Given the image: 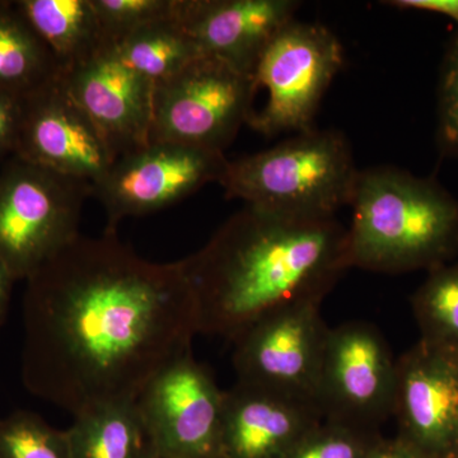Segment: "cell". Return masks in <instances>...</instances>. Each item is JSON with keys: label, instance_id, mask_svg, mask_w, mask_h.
Masks as SVG:
<instances>
[{"label": "cell", "instance_id": "cell-1", "mask_svg": "<svg viewBox=\"0 0 458 458\" xmlns=\"http://www.w3.org/2000/svg\"><path fill=\"white\" fill-rule=\"evenodd\" d=\"M26 282L21 378L73 417L137 401L199 334L181 262L141 259L114 231L81 234Z\"/></svg>", "mask_w": 458, "mask_h": 458}, {"label": "cell", "instance_id": "cell-2", "mask_svg": "<svg viewBox=\"0 0 458 458\" xmlns=\"http://www.w3.org/2000/svg\"><path fill=\"white\" fill-rule=\"evenodd\" d=\"M197 302L199 334L233 342L293 304L322 303L346 270L348 228L246 205L180 260Z\"/></svg>", "mask_w": 458, "mask_h": 458}, {"label": "cell", "instance_id": "cell-3", "mask_svg": "<svg viewBox=\"0 0 458 458\" xmlns=\"http://www.w3.org/2000/svg\"><path fill=\"white\" fill-rule=\"evenodd\" d=\"M349 205L351 267L430 271L458 255V200L430 177L391 165L360 170Z\"/></svg>", "mask_w": 458, "mask_h": 458}, {"label": "cell", "instance_id": "cell-4", "mask_svg": "<svg viewBox=\"0 0 458 458\" xmlns=\"http://www.w3.org/2000/svg\"><path fill=\"white\" fill-rule=\"evenodd\" d=\"M358 170L336 131L298 132L270 149L229 161L219 185L225 198L303 218H331L351 204Z\"/></svg>", "mask_w": 458, "mask_h": 458}, {"label": "cell", "instance_id": "cell-5", "mask_svg": "<svg viewBox=\"0 0 458 458\" xmlns=\"http://www.w3.org/2000/svg\"><path fill=\"white\" fill-rule=\"evenodd\" d=\"M86 181L12 156L0 170V262L13 279L27 280L80 233Z\"/></svg>", "mask_w": 458, "mask_h": 458}, {"label": "cell", "instance_id": "cell-6", "mask_svg": "<svg viewBox=\"0 0 458 458\" xmlns=\"http://www.w3.org/2000/svg\"><path fill=\"white\" fill-rule=\"evenodd\" d=\"M343 62V45L327 27L292 21L270 42L256 68L247 125L269 137L311 131Z\"/></svg>", "mask_w": 458, "mask_h": 458}, {"label": "cell", "instance_id": "cell-7", "mask_svg": "<svg viewBox=\"0 0 458 458\" xmlns=\"http://www.w3.org/2000/svg\"><path fill=\"white\" fill-rule=\"evenodd\" d=\"M252 78L218 57L200 55L155 86L150 141L225 152L249 122Z\"/></svg>", "mask_w": 458, "mask_h": 458}, {"label": "cell", "instance_id": "cell-8", "mask_svg": "<svg viewBox=\"0 0 458 458\" xmlns=\"http://www.w3.org/2000/svg\"><path fill=\"white\" fill-rule=\"evenodd\" d=\"M229 161L225 152L208 148L149 141L120 157L93 188L105 208L106 231L128 216L158 212L179 203L208 183H221Z\"/></svg>", "mask_w": 458, "mask_h": 458}, {"label": "cell", "instance_id": "cell-9", "mask_svg": "<svg viewBox=\"0 0 458 458\" xmlns=\"http://www.w3.org/2000/svg\"><path fill=\"white\" fill-rule=\"evenodd\" d=\"M396 366L373 325L354 321L330 328L316 394L322 418L378 432L393 417Z\"/></svg>", "mask_w": 458, "mask_h": 458}, {"label": "cell", "instance_id": "cell-10", "mask_svg": "<svg viewBox=\"0 0 458 458\" xmlns=\"http://www.w3.org/2000/svg\"><path fill=\"white\" fill-rule=\"evenodd\" d=\"M137 405L162 458H219L225 391L192 351L159 370Z\"/></svg>", "mask_w": 458, "mask_h": 458}, {"label": "cell", "instance_id": "cell-11", "mask_svg": "<svg viewBox=\"0 0 458 458\" xmlns=\"http://www.w3.org/2000/svg\"><path fill=\"white\" fill-rule=\"evenodd\" d=\"M319 307L321 303L316 302L286 307L256 322L233 340L237 382L316 405L330 331Z\"/></svg>", "mask_w": 458, "mask_h": 458}, {"label": "cell", "instance_id": "cell-12", "mask_svg": "<svg viewBox=\"0 0 458 458\" xmlns=\"http://www.w3.org/2000/svg\"><path fill=\"white\" fill-rule=\"evenodd\" d=\"M397 437L434 458L458 451V349L419 340L396 366Z\"/></svg>", "mask_w": 458, "mask_h": 458}, {"label": "cell", "instance_id": "cell-13", "mask_svg": "<svg viewBox=\"0 0 458 458\" xmlns=\"http://www.w3.org/2000/svg\"><path fill=\"white\" fill-rule=\"evenodd\" d=\"M17 156L95 188L116 161L62 77L23 98Z\"/></svg>", "mask_w": 458, "mask_h": 458}, {"label": "cell", "instance_id": "cell-14", "mask_svg": "<svg viewBox=\"0 0 458 458\" xmlns=\"http://www.w3.org/2000/svg\"><path fill=\"white\" fill-rule=\"evenodd\" d=\"M62 81L114 158L149 143L155 84L120 62L113 45L62 75Z\"/></svg>", "mask_w": 458, "mask_h": 458}, {"label": "cell", "instance_id": "cell-15", "mask_svg": "<svg viewBox=\"0 0 458 458\" xmlns=\"http://www.w3.org/2000/svg\"><path fill=\"white\" fill-rule=\"evenodd\" d=\"M300 7L295 0H177L176 17L203 55L252 78L262 54Z\"/></svg>", "mask_w": 458, "mask_h": 458}, {"label": "cell", "instance_id": "cell-16", "mask_svg": "<svg viewBox=\"0 0 458 458\" xmlns=\"http://www.w3.org/2000/svg\"><path fill=\"white\" fill-rule=\"evenodd\" d=\"M322 419L310 401L237 382L225 391L219 458H284Z\"/></svg>", "mask_w": 458, "mask_h": 458}, {"label": "cell", "instance_id": "cell-17", "mask_svg": "<svg viewBox=\"0 0 458 458\" xmlns=\"http://www.w3.org/2000/svg\"><path fill=\"white\" fill-rule=\"evenodd\" d=\"M16 5L49 50L60 75L111 47L90 0H22Z\"/></svg>", "mask_w": 458, "mask_h": 458}, {"label": "cell", "instance_id": "cell-18", "mask_svg": "<svg viewBox=\"0 0 458 458\" xmlns=\"http://www.w3.org/2000/svg\"><path fill=\"white\" fill-rule=\"evenodd\" d=\"M65 433L72 458H141L152 448L137 401L86 410Z\"/></svg>", "mask_w": 458, "mask_h": 458}, {"label": "cell", "instance_id": "cell-19", "mask_svg": "<svg viewBox=\"0 0 458 458\" xmlns=\"http://www.w3.org/2000/svg\"><path fill=\"white\" fill-rule=\"evenodd\" d=\"M60 75L16 3H0V89L26 98Z\"/></svg>", "mask_w": 458, "mask_h": 458}, {"label": "cell", "instance_id": "cell-20", "mask_svg": "<svg viewBox=\"0 0 458 458\" xmlns=\"http://www.w3.org/2000/svg\"><path fill=\"white\" fill-rule=\"evenodd\" d=\"M113 47L120 62L155 86L203 55L176 14L141 27Z\"/></svg>", "mask_w": 458, "mask_h": 458}, {"label": "cell", "instance_id": "cell-21", "mask_svg": "<svg viewBox=\"0 0 458 458\" xmlns=\"http://www.w3.org/2000/svg\"><path fill=\"white\" fill-rule=\"evenodd\" d=\"M411 304L421 340L458 349V262L428 271Z\"/></svg>", "mask_w": 458, "mask_h": 458}, {"label": "cell", "instance_id": "cell-22", "mask_svg": "<svg viewBox=\"0 0 458 458\" xmlns=\"http://www.w3.org/2000/svg\"><path fill=\"white\" fill-rule=\"evenodd\" d=\"M0 458H72L66 433L36 412L17 410L0 420Z\"/></svg>", "mask_w": 458, "mask_h": 458}, {"label": "cell", "instance_id": "cell-23", "mask_svg": "<svg viewBox=\"0 0 458 458\" xmlns=\"http://www.w3.org/2000/svg\"><path fill=\"white\" fill-rule=\"evenodd\" d=\"M381 438L378 432L322 419L284 458H366Z\"/></svg>", "mask_w": 458, "mask_h": 458}, {"label": "cell", "instance_id": "cell-24", "mask_svg": "<svg viewBox=\"0 0 458 458\" xmlns=\"http://www.w3.org/2000/svg\"><path fill=\"white\" fill-rule=\"evenodd\" d=\"M106 36L114 45L141 27L176 14L177 0H90Z\"/></svg>", "mask_w": 458, "mask_h": 458}, {"label": "cell", "instance_id": "cell-25", "mask_svg": "<svg viewBox=\"0 0 458 458\" xmlns=\"http://www.w3.org/2000/svg\"><path fill=\"white\" fill-rule=\"evenodd\" d=\"M436 140L442 157L458 159V29L443 57L439 74Z\"/></svg>", "mask_w": 458, "mask_h": 458}, {"label": "cell", "instance_id": "cell-26", "mask_svg": "<svg viewBox=\"0 0 458 458\" xmlns=\"http://www.w3.org/2000/svg\"><path fill=\"white\" fill-rule=\"evenodd\" d=\"M22 116L23 98L0 89V159L17 155Z\"/></svg>", "mask_w": 458, "mask_h": 458}, {"label": "cell", "instance_id": "cell-27", "mask_svg": "<svg viewBox=\"0 0 458 458\" xmlns=\"http://www.w3.org/2000/svg\"><path fill=\"white\" fill-rule=\"evenodd\" d=\"M388 7L403 11L429 12L450 18L458 29V0H388L384 2Z\"/></svg>", "mask_w": 458, "mask_h": 458}, {"label": "cell", "instance_id": "cell-28", "mask_svg": "<svg viewBox=\"0 0 458 458\" xmlns=\"http://www.w3.org/2000/svg\"><path fill=\"white\" fill-rule=\"evenodd\" d=\"M366 458H434L400 437L394 439H379Z\"/></svg>", "mask_w": 458, "mask_h": 458}, {"label": "cell", "instance_id": "cell-29", "mask_svg": "<svg viewBox=\"0 0 458 458\" xmlns=\"http://www.w3.org/2000/svg\"><path fill=\"white\" fill-rule=\"evenodd\" d=\"M16 280L0 262V328L7 319L9 306H11L12 286Z\"/></svg>", "mask_w": 458, "mask_h": 458}, {"label": "cell", "instance_id": "cell-30", "mask_svg": "<svg viewBox=\"0 0 458 458\" xmlns=\"http://www.w3.org/2000/svg\"><path fill=\"white\" fill-rule=\"evenodd\" d=\"M141 458H162V457L159 456V454H157V452L155 450H153V447H152V448H150L149 451H147L146 454H144V456Z\"/></svg>", "mask_w": 458, "mask_h": 458}, {"label": "cell", "instance_id": "cell-31", "mask_svg": "<svg viewBox=\"0 0 458 458\" xmlns=\"http://www.w3.org/2000/svg\"><path fill=\"white\" fill-rule=\"evenodd\" d=\"M451 458H458V451L456 452V454H454V456H452Z\"/></svg>", "mask_w": 458, "mask_h": 458}]
</instances>
